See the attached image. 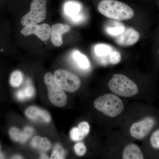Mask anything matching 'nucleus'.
Returning a JSON list of instances; mask_svg holds the SVG:
<instances>
[{"mask_svg": "<svg viewBox=\"0 0 159 159\" xmlns=\"http://www.w3.org/2000/svg\"><path fill=\"white\" fill-rule=\"evenodd\" d=\"M98 9L106 17L118 20L130 19L134 15V10L129 6L116 0H102Z\"/></svg>", "mask_w": 159, "mask_h": 159, "instance_id": "f257e3e1", "label": "nucleus"}, {"mask_svg": "<svg viewBox=\"0 0 159 159\" xmlns=\"http://www.w3.org/2000/svg\"><path fill=\"white\" fill-rule=\"evenodd\" d=\"M94 107L108 117H116L123 110L124 105L116 95L106 94L98 97L94 102Z\"/></svg>", "mask_w": 159, "mask_h": 159, "instance_id": "f03ea898", "label": "nucleus"}, {"mask_svg": "<svg viewBox=\"0 0 159 159\" xmlns=\"http://www.w3.org/2000/svg\"><path fill=\"white\" fill-rule=\"evenodd\" d=\"M108 86L111 92L121 97H133L139 92L137 84L122 74H114L109 82Z\"/></svg>", "mask_w": 159, "mask_h": 159, "instance_id": "7ed1b4c3", "label": "nucleus"}, {"mask_svg": "<svg viewBox=\"0 0 159 159\" xmlns=\"http://www.w3.org/2000/svg\"><path fill=\"white\" fill-rule=\"evenodd\" d=\"M44 82L48 90L49 99L56 106L63 107L67 103V96L63 90L55 81L54 76L48 73L44 76Z\"/></svg>", "mask_w": 159, "mask_h": 159, "instance_id": "20e7f679", "label": "nucleus"}, {"mask_svg": "<svg viewBox=\"0 0 159 159\" xmlns=\"http://www.w3.org/2000/svg\"><path fill=\"white\" fill-rule=\"evenodd\" d=\"M47 14V0H32L29 12L21 20L24 26L37 24L43 22Z\"/></svg>", "mask_w": 159, "mask_h": 159, "instance_id": "39448f33", "label": "nucleus"}, {"mask_svg": "<svg viewBox=\"0 0 159 159\" xmlns=\"http://www.w3.org/2000/svg\"><path fill=\"white\" fill-rule=\"evenodd\" d=\"M54 77L57 84L67 92L74 93L80 87V81L79 77L68 71L57 70L54 73Z\"/></svg>", "mask_w": 159, "mask_h": 159, "instance_id": "423d86ee", "label": "nucleus"}, {"mask_svg": "<svg viewBox=\"0 0 159 159\" xmlns=\"http://www.w3.org/2000/svg\"><path fill=\"white\" fill-rule=\"evenodd\" d=\"M155 122V120L152 117H146L131 125L130 134L134 138L138 140L144 139L153 128Z\"/></svg>", "mask_w": 159, "mask_h": 159, "instance_id": "0eeeda50", "label": "nucleus"}, {"mask_svg": "<svg viewBox=\"0 0 159 159\" xmlns=\"http://www.w3.org/2000/svg\"><path fill=\"white\" fill-rule=\"evenodd\" d=\"M51 31V28L48 24H32L25 26L20 32L26 36L31 34H35L43 41H47L50 37Z\"/></svg>", "mask_w": 159, "mask_h": 159, "instance_id": "6e6552de", "label": "nucleus"}, {"mask_svg": "<svg viewBox=\"0 0 159 159\" xmlns=\"http://www.w3.org/2000/svg\"><path fill=\"white\" fill-rule=\"evenodd\" d=\"M116 43L119 45L127 47L133 45L139 41L140 34L132 28L125 29L122 34L116 36Z\"/></svg>", "mask_w": 159, "mask_h": 159, "instance_id": "1a4fd4ad", "label": "nucleus"}, {"mask_svg": "<svg viewBox=\"0 0 159 159\" xmlns=\"http://www.w3.org/2000/svg\"><path fill=\"white\" fill-rule=\"evenodd\" d=\"M70 30V26L61 24H56L51 28V41L56 47H59L62 44V34L68 32Z\"/></svg>", "mask_w": 159, "mask_h": 159, "instance_id": "9d476101", "label": "nucleus"}, {"mask_svg": "<svg viewBox=\"0 0 159 159\" xmlns=\"http://www.w3.org/2000/svg\"><path fill=\"white\" fill-rule=\"evenodd\" d=\"M25 113L29 119L34 121L49 122L51 120V116L48 111L37 107H29L26 109Z\"/></svg>", "mask_w": 159, "mask_h": 159, "instance_id": "9b49d317", "label": "nucleus"}, {"mask_svg": "<svg viewBox=\"0 0 159 159\" xmlns=\"http://www.w3.org/2000/svg\"><path fill=\"white\" fill-rule=\"evenodd\" d=\"M113 49L112 47L106 44H98L94 48V53L100 63L106 65L109 64V57Z\"/></svg>", "mask_w": 159, "mask_h": 159, "instance_id": "f8f14e48", "label": "nucleus"}, {"mask_svg": "<svg viewBox=\"0 0 159 159\" xmlns=\"http://www.w3.org/2000/svg\"><path fill=\"white\" fill-rule=\"evenodd\" d=\"M122 158L124 159H143L144 156L142 150L135 144H131L126 146L123 151Z\"/></svg>", "mask_w": 159, "mask_h": 159, "instance_id": "ddd939ff", "label": "nucleus"}, {"mask_svg": "<svg viewBox=\"0 0 159 159\" xmlns=\"http://www.w3.org/2000/svg\"><path fill=\"white\" fill-rule=\"evenodd\" d=\"M74 63L78 69L82 70H87L90 67V63L87 57L79 51H75L72 54Z\"/></svg>", "mask_w": 159, "mask_h": 159, "instance_id": "4468645a", "label": "nucleus"}, {"mask_svg": "<svg viewBox=\"0 0 159 159\" xmlns=\"http://www.w3.org/2000/svg\"><path fill=\"white\" fill-rule=\"evenodd\" d=\"M63 9L66 15L70 19L81 13V6L77 2L68 1L65 3Z\"/></svg>", "mask_w": 159, "mask_h": 159, "instance_id": "2eb2a0df", "label": "nucleus"}, {"mask_svg": "<svg viewBox=\"0 0 159 159\" xmlns=\"http://www.w3.org/2000/svg\"><path fill=\"white\" fill-rule=\"evenodd\" d=\"M31 145L34 148H39L45 151L49 150L51 147V142L47 138L39 136L34 137L32 139Z\"/></svg>", "mask_w": 159, "mask_h": 159, "instance_id": "dca6fc26", "label": "nucleus"}, {"mask_svg": "<svg viewBox=\"0 0 159 159\" xmlns=\"http://www.w3.org/2000/svg\"><path fill=\"white\" fill-rule=\"evenodd\" d=\"M125 28L123 25L119 22H116L114 26H111L107 28V32L111 35L116 36L122 34L125 30Z\"/></svg>", "mask_w": 159, "mask_h": 159, "instance_id": "f3484780", "label": "nucleus"}, {"mask_svg": "<svg viewBox=\"0 0 159 159\" xmlns=\"http://www.w3.org/2000/svg\"><path fill=\"white\" fill-rule=\"evenodd\" d=\"M24 76L20 71H16L11 74L10 78V83L11 86L17 87L22 82Z\"/></svg>", "mask_w": 159, "mask_h": 159, "instance_id": "a211bd4d", "label": "nucleus"}, {"mask_svg": "<svg viewBox=\"0 0 159 159\" xmlns=\"http://www.w3.org/2000/svg\"><path fill=\"white\" fill-rule=\"evenodd\" d=\"M65 152L62 146L59 144H57L54 146L51 157V159H64Z\"/></svg>", "mask_w": 159, "mask_h": 159, "instance_id": "6ab92c4d", "label": "nucleus"}, {"mask_svg": "<svg viewBox=\"0 0 159 159\" xmlns=\"http://www.w3.org/2000/svg\"><path fill=\"white\" fill-rule=\"evenodd\" d=\"M9 134L11 140L16 142H20L22 135V131L16 127H11L9 129Z\"/></svg>", "mask_w": 159, "mask_h": 159, "instance_id": "aec40b11", "label": "nucleus"}, {"mask_svg": "<svg viewBox=\"0 0 159 159\" xmlns=\"http://www.w3.org/2000/svg\"><path fill=\"white\" fill-rule=\"evenodd\" d=\"M70 137L73 141H81L85 137L78 127H74L71 129L70 131Z\"/></svg>", "mask_w": 159, "mask_h": 159, "instance_id": "412c9836", "label": "nucleus"}, {"mask_svg": "<svg viewBox=\"0 0 159 159\" xmlns=\"http://www.w3.org/2000/svg\"><path fill=\"white\" fill-rule=\"evenodd\" d=\"M121 54L119 51L114 49L110 54L109 57V63L111 65L117 64L121 61Z\"/></svg>", "mask_w": 159, "mask_h": 159, "instance_id": "4be33fe9", "label": "nucleus"}, {"mask_svg": "<svg viewBox=\"0 0 159 159\" xmlns=\"http://www.w3.org/2000/svg\"><path fill=\"white\" fill-rule=\"evenodd\" d=\"M33 132L34 130L30 126L26 127L22 131V135L20 142L22 143H25L32 136Z\"/></svg>", "mask_w": 159, "mask_h": 159, "instance_id": "5701e85b", "label": "nucleus"}, {"mask_svg": "<svg viewBox=\"0 0 159 159\" xmlns=\"http://www.w3.org/2000/svg\"><path fill=\"white\" fill-rule=\"evenodd\" d=\"M150 144L152 148L159 149V129L155 131L150 138Z\"/></svg>", "mask_w": 159, "mask_h": 159, "instance_id": "b1692460", "label": "nucleus"}, {"mask_svg": "<svg viewBox=\"0 0 159 159\" xmlns=\"http://www.w3.org/2000/svg\"><path fill=\"white\" fill-rule=\"evenodd\" d=\"M74 150L77 155L82 156L86 152L87 148L86 146L82 142L77 143L74 146Z\"/></svg>", "mask_w": 159, "mask_h": 159, "instance_id": "393cba45", "label": "nucleus"}, {"mask_svg": "<svg viewBox=\"0 0 159 159\" xmlns=\"http://www.w3.org/2000/svg\"><path fill=\"white\" fill-rule=\"evenodd\" d=\"M78 128L81 131L82 133L84 136H86L88 134L90 130V126L87 122H80L78 125Z\"/></svg>", "mask_w": 159, "mask_h": 159, "instance_id": "a878e982", "label": "nucleus"}, {"mask_svg": "<svg viewBox=\"0 0 159 159\" xmlns=\"http://www.w3.org/2000/svg\"><path fill=\"white\" fill-rule=\"evenodd\" d=\"M23 90L24 91L27 99L32 98L34 97L35 94V91L34 88L29 84H28L25 88L23 89Z\"/></svg>", "mask_w": 159, "mask_h": 159, "instance_id": "bb28decb", "label": "nucleus"}, {"mask_svg": "<svg viewBox=\"0 0 159 159\" xmlns=\"http://www.w3.org/2000/svg\"><path fill=\"white\" fill-rule=\"evenodd\" d=\"M16 96L17 99L19 100H21V101H23V100H25L27 99L25 93H24V91L23 90V89L17 91Z\"/></svg>", "mask_w": 159, "mask_h": 159, "instance_id": "cd10ccee", "label": "nucleus"}, {"mask_svg": "<svg viewBox=\"0 0 159 159\" xmlns=\"http://www.w3.org/2000/svg\"><path fill=\"white\" fill-rule=\"evenodd\" d=\"M41 159H48V157L45 154H42L41 157Z\"/></svg>", "mask_w": 159, "mask_h": 159, "instance_id": "c85d7f7f", "label": "nucleus"}, {"mask_svg": "<svg viewBox=\"0 0 159 159\" xmlns=\"http://www.w3.org/2000/svg\"><path fill=\"white\" fill-rule=\"evenodd\" d=\"M13 159H22V158L21 157L19 156H14L13 157V158H12Z\"/></svg>", "mask_w": 159, "mask_h": 159, "instance_id": "c756f323", "label": "nucleus"}, {"mask_svg": "<svg viewBox=\"0 0 159 159\" xmlns=\"http://www.w3.org/2000/svg\"><path fill=\"white\" fill-rule=\"evenodd\" d=\"M0 149H1V147H0ZM0 152H1V151H0Z\"/></svg>", "mask_w": 159, "mask_h": 159, "instance_id": "7c9ffc66", "label": "nucleus"}, {"mask_svg": "<svg viewBox=\"0 0 159 159\" xmlns=\"http://www.w3.org/2000/svg\"><path fill=\"white\" fill-rule=\"evenodd\" d=\"M158 52H159V51H158Z\"/></svg>", "mask_w": 159, "mask_h": 159, "instance_id": "2f4dec72", "label": "nucleus"}]
</instances>
